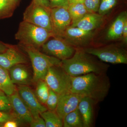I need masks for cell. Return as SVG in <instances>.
<instances>
[{
    "label": "cell",
    "mask_w": 127,
    "mask_h": 127,
    "mask_svg": "<svg viewBox=\"0 0 127 127\" xmlns=\"http://www.w3.org/2000/svg\"><path fill=\"white\" fill-rule=\"evenodd\" d=\"M117 3V0H101L98 10V14L103 16L114 7Z\"/></svg>",
    "instance_id": "obj_26"
},
{
    "label": "cell",
    "mask_w": 127,
    "mask_h": 127,
    "mask_svg": "<svg viewBox=\"0 0 127 127\" xmlns=\"http://www.w3.org/2000/svg\"><path fill=\"white\" fill-rule=\"evenodd\" d=\"M55 36L52 32L23 21L20 23L15 39L23 47H32L38 49L50 37Z\"/></svg>",
    "instance_id": "obj_3"
},
{
    "label": "cell",
    "mask_w": 127,
    "mask_h": 127,
    "mask_svg": "<svg viewBox=\"0 0 127 127\" xmlns=\"http://www.w3.org/2000/svg\"><path fill=\"white\" fill-rule=\"evenodd\" d=\"M24 48L31 62L33 71V82L44 80L48 71L51 67L61 66L62 61L56 58L43 54L34 48Z\"/></svg>",
    "instance_id": "obj_4"
},
{
    "label": "cell",
    "mask_w": 127,
    "mask_h": 127,
    "mask_svg": "<svg viewBox=\"0 0 127 127\" xmlns=\"http://www.w3.org/2000/svg\"><path fill=\"white\" fill-rule=\"evenodd\" d=\"M50 17L52 32L55 36L62 37L71 22L68 8L58 7L51 8Z\"/></svg>",
    "instance_id": "obj_9"
},
{
    "label": "cell",
    "mask_w": 127,
    "mask_h": 127,
    "mask_svg": "<svg viewBox=\"0 0 127 127\" xmlns=\"http://www.w3.org/2000/svg\"><path fill=\"white\" fill-rule=\"evenodd\" d=\"M13 0V1H14L16 4H17L19 0Z\"/></svg>",
    "instance_id": "obj_37"
},
{
    "label": "cell",
    "mask_w": 127,
    "mask_h": 127,
    "mask_svg": "<svg viewBox=\"0 0 127 127\" xmlns=\"http://www.w3.org/2000/svg\"><path fill=\"white\" fill-rule=\"evenodd\" d=\"M51 8L58 7L68 8L69 4L68 0H48Z\"/></svg>",
    "instance_id": "obj_30"
},
{
    "label": "cell",
    "mask_w": 127,
    "mask_h": 127,
    "mask_svg": "<svg viewBox=\"0 0 127 127\" xmlns=\"http://www.w3.org/2000/svg\"><path fill=\"white\" fill-rule=\"evenodd\" d=\"M30 125L31 127H46L45 121L40 114L32 116Z\"/></svg>",
    "instance_id": "obj_29"
},
{
    "label": "cell",
    "mask_w": 127,
    "mask_h": 127,
    "mask_svg": "<svg viewBox=\"0 0 127 127\" xmlns=\"http://www.w3.org/2000/svg\"><path fill=\"white\" fill-rule=\"evenodd\" d=\"M110 87V80L106 73H91L72 77L70 92L89 98L97 103L104 100Z\"/></svg>",
    "instance_id": "obj_1"
},
{
    "label": "cell",
    "mask_w": 127,
    "mask_h": 127,
    "mask_svg": "<svg viewBox=\"0 0 127 127\" xmlns=\"http://www.w3.org/2000/svg\"><path fill=\"white\" fill-rule=\"evenodd\" d=\"M127 20V12H123L119 15L108 31L107 36L108 40H116L122 37L124 25Z\"/></svg>",
    "instance_id": "obj_18"
},
{
    "label": "cell",
    "mask_w": 127,
    "mask_h": 127,
    "mask_svg": "<svg viewBox=\"0 0 127 127\" xmlns=\"http://www.w3.org/2000/svg\"><path fill=\"white\" fill-rule=\"evenodd\" d=\"M45 123L46 127H63V123L55 111L48 110L40 114Z\"/></svg>",
    "instance_id": "obj_21"
},
{
    "label": "cell",
    "mask_w": 127,
    "mask_h": 127,
    "mask_svg": "<svg viewBox=\"0 0 127 127\" xmlns=\"http://www.w3.org/2000/svg\"><path fill=\"white\" fill-rule=\"evenodd\" d=\"M18 123L15 120H11L7 121L4 124V127H17Z\"/></svg>",
    "instance_id": "obj_34"
},
{
    "label": "cell",
    "mask_w": 127,
    "mask_h": 127,
    "mask_svg": "<svg viewBox=\"0 0 127 127\" xmlns=\"http://www.w3.org/2000/svg\"><path fill=\"white\" fill-rule=\"evenodd\" d=\"M9 46L6 44L2 43L0 41V53L4 52Z\"/></svg>",
    "instance_id": "obj_35"
},
{
    "label": "cell",
    "mask_w": 127,
    "mask_h": 127,
    "mask_svg": "<svg viewBox=\"0 0 127 127\" xmlns=\"http://www.w3.org/2000/svg\"><path fill=\"white\" fill-rule=\"evenodd\" d=\"M122 36L124 42L126 44L127 42V20L125 21L124 25Z\"/></svg>",
    "instance_id": "obj_32"
},
{
    "label": "cell",
    "mask_w": 127,
    "mask_h": 127,
    "mask_svg": "<svg viewBox=\"0 0 127 127\" xmlns=\"http://www.w3.org/2000/svg\"><path fill=\"white\" fill-rule=\"evenodd\" d=\"M53 37L49 40H48L42 46L43 52L61 61L68 59L72 56L76 51L75 48L62 37Z\"/></svg>",
    "instance_id": "obj_8"
},
{
    "label": "cell",
    "mask_w": 127,
    "mask_h": 127,
    "mask_svg": "<svg viewBox=\"0 0 127 127\" xmlns=\"http://www.w3.org/2000/svg\"><path fill=\"white\" fill-rule=\"evenodd\" d=\"M27 62L25 56L11 47H9L4 52L0 53V66L8 70L15 65Z\"/></svg>",
    "instance_id": "obj_14"
},
{
    "label": "cell",
    "mask_w": 127,
    "mask_h": 127,
    "mask_svg": "<svg viewBox=\"0 0 127 127\" xmlns=\"http://www.w3.org/2000/svg\"><path fill=\"white\" fill-rule=\"evenodd\" d=\"M16 5L12 0H0V19L11 16Z\"/></svg>",
    "instance_id": "obj_23"
},
{
    "label": "cell",
    "mask_w": 127,
    "mask_h": 127,
    "mask_svg": "<svg viewBox=\"0 0 127 127\" xmlns=\"http://www.w3.org/2000/svg\"><path fill=\"white\" fill-rule=\"evenodd\" d=\"M44 80L49 88L59 95L70 92L72 77L61 66L50 67Z\"/></svg>",
    "instance_id": "obj_6"
},
{
    "label": "cell",
    "mask_w": 127,
    "mask_h": 127,
    "mask_svg": "<svg viewBox=\"0 0 127 127\" xmlns=\"http://www.w3.org/2000/svg\"><path fill=\"white\" fill-rule=\"evenodd\" d=\"M83 96L70 92L59 95L55 112L63 120L66 115L77 109L79 102Z\"/></svg>",
    "instance_id": "obj_12"
},
{
    "label": "cell",
    "mask_w": 127,
    "mask_h": 127,
    "mask_svg": "<svg viewBox=\"0 0 127 127\" xmlns=\"http://www.w3.org/2000/svg\"><path fill=\"white\" fill-rule=\"evenodd\" d=\"M62 120L63 127H84L82 118L78 108L66 115Z\"/></svg>",
    "instance_id": "obj_20"
},
{
    "label": "cell",
    "mask_w": 127,
    "mask_h": 127,
    "mask_svg": "<svg viewBox=\"0 0 127 127\" xmlns=\"http://www.w3.org/2000/svg\"><path fill=\"white\" fill-rule=\"evenodd\" d=\"M95 104L92 99L83 96L78 104V109L82 118L84 127H92L94 122V106Z\"/></svg>",
    "instance_id": "obj_17"
},
{
    "label": "cell",
    "mask_w": 127,
    "mask_h": 127,
    "mask_svg": "<svg viewBox=\"0 0 127 127\" xmlns=\"http://www.w3.org/2000/svg\"><path fill=\"white\" fill-rule=\"evenodd\" d=\"M84 1H85V0H68L69 4H73V3H84Z\"/></svg>",
    "instance_id": "obj_36"
},
{
    "label": "cell",
    "mask_w": 127,
    "mask_h": 127,
    "mask_svg": "<svg viewBox=\"0 0 127 127\" xmlns=\"http://www.w3.org/2000/svg\"><path fill=\"white\" fill-rule=\"evenodd\" d=\"M3 126H4V124L0 123V127H3Z\"/></svg>",
    "instance_id": "obj_38"
},
{
    "label": "cell",
    "mask_w": 127,
    "mask_h": 127,
    "mask_svg": "<svg viewBox=\"0 0 127 127\" xmlns=\"http://www.w3.org/2000/svg\"><path fill=\"white\" fill-rule=\"evenodd\" d=\"M0 90L8 96L17 91L14 84L12 82L8 70L0 66Z\"/></svg>",
    "instance_id": "obj_19"
},
{
    "label": "cell",
    "mask_w": 127,
    "mask_h": 127,
    "mask_svg": "<svg viewBox=\"0 0 127 127\" xmlns=\"http://www.w3.org/2000/svg\"><path fill=\"white\" fill-rule=\"evenodd\" d=\"M11 120L16 121L15 117L12 113L0 111V123L4 124L7 121Z\"/></svg>",
    "instance_id": "obj_31"
},
{
    "label": "cell",
    "mask_w": 127,
    "mask_h": 127,
    "mask_svg": "<svg viewBox=\"0 0 127 127\" xmlns=\"http://www.w3.org/2000/svg\"><path fill=\"white\" fill-rule=\"evenodd\" d=\"M59 95L50 89L49 94L45 104L47 109L52 111H56L58 102Z\"/></svg>",
    "instance_id": "obj_25"
},
{
    "label": "cell",
    "mask_w": 127,
    "mask_h": 127,
    "mask_svg": "<svg viewBox=\"0 0 127 127\" xmlns=\"http://www.w3.org/2000/svg\"><path fill=\"white\" fill-rule=\"evenodd\" d=\"M103 21V16L88 12L79 21L72 23L71 26L78 27L84 31H92L100 26Z\"/></svg>",
    "instance_id": "obj_16"
},
{
    "label": "cell",
    "mask_w": 127,
    "mask_h": 127,
    "mask_svg": "<svg viewBox=\"0 0 127 127\" xmlns=\"http://www.w3.org/2000/svg\"><path fill=\"white\" fill-rule=\"evenodd\" d=\"M0 111L10 113L12 111L9 96L0 90Z\"/></svg>",
    "instance_id": "obj_27"
},
{
    "label": "cell",
    "mask_w": 127,
    "mask_h": 127,
    "mask_svg": "<svg viewBox=\"0 0 127 127\" xmlns=\"http://www.w3.org/2000/svg\"><path fill=\"white\" fill-rule=\"evenodd\" d=\"M100 2V0H85L84 4L88 12L95 13L98 10Z\"/></svg>",
    "instance_id": "obj_28"
},
{
    "label": "cell",
    "mask_w": 127,
    "mask_h": 127,
    "mask_svg": "<svg viewBox=\"0 0 127 127\" xmlns=\"http://www.w3.org/2000/svg\"><path fill=\"white\" fill-rule=\"evenodd\" d=\"M68 9L72 23L79 21L88 12L84 3H82L70 4Z\"/></svg>",
    "instance_id": "obj_22"
},
{
    "label": "cell",
    "mask_w": 127,
    "mask_h": 127,
    "mask_svg": "<svg viewBox=\"0 0 127 127\" xmlns=\"http://www.w3.org/2000/svg\"><path fill=\"white\" fill-rule=\"evenodd\" d=\"M51 9L36 4L32 0L23 13V21L52 32L50 17Z\"/></svg>",
    "instance_id": "obj_7"
},
{
    "label": "cell",
    "mask_w": 127,
    "mask_h": 127,
    "mask_svg": "<svg viewBox=\"0 0 127 127\" xmlns=\"http://www.w3.org/2000/svg\"><path fill=\"white\" fill-rule=\"evenodd\" d=\"M37 83L35 94L40 102L42 104H45L50 88L44 80H39Z\"/></svg>",
    "instance_id": "obj_24"
},
{
    "label": "cell",
    "mask_w": 127,
    "mask_h": 127,
    "mask_svg": "<svg viewBox=\"0 0 127 127\" xmlns=\"http://www.w3.org/2000/svg\"><path fill=\"white\" fill-rule=\"evenodd\" d=\"M93 36L92 31H84L78 27L69 26L64 32L62 38H64L73 47H81L88 45Z\"/></svg>",
    "instance_id": "obj_10"
},
{
    "label": "cell",
    "mask_w": 127,
    "mask_h": 127,
    "mask_svg": "<svg viewBox=\"0 0 127 127\" xmlns=\"http://www.w3.org/2000/svg\"><path fill=\"white\" fill-rule=\"evenodd\" d=\"M105 63L127 64V52L121 46L110 45L103 47H88L82 49Z\"/></svg>",
    "instance_id": "obj_5"
},
{
    "label": "cell",
    "mask_w": 127,
    "mask_h": 127,
    "mask_svg": "<svg viewBox=\"0 0 127 127\" xmlns=\"http://www.w3.org/2000/svg\"><path fill=\"white\" fill-rule=\"evenodd\" d=\"M12 111L18 124H30L32 119V114L18 94L17 90L9 96Z\"/></svg>",
    "instance_id": "obj_11"
},
{
    "label": "cell",
    "mask_w": 127,
    "mask_h": 127,
    "mask_svg": "<svg viewBox=\"0 0 127 127\" xmlns=\"http://www.w3.org/2000/svg\"><path fill=\"white\" fill-rule=\"evenodd\" d=\"M32 1L36 4L42 5L48 8H51L48 0H32Z\"/></svg>",
    "instance_id": "obj_33"
},
{
    "label": "cell",
    "mask_w": 127,
    "mask_h": 127,
    "mask_svg": "<svg viewBox=\"0 0 127 127\" xmlns=\"http://www.w3.org/2000/svg\"><path fill=\"white\" fill-rule=\"evenodd\" d=\"M9 71L12 82L14 84L28 86L33 82L30 71L24 64L15 65L9 69Z\"/></svg>",
    "instance_id": "obj_15"
},
{
    "label": "cell",
    "mask_w": 127,
    "mask_h": 127,
    "mask_svg": "<svg viewBox=\"0 0 127 127\" xmlns=\"http://www.w3.org/2000/svg\"><path fill=\"white\" fill-rule=\"evenodd\" d=\"M17 91L32 116L40 114L47 110L46 107L40 103L34 91L28 86L19 85Z\"/></svg>",
    "instance_id": "obj_13"
},
{
    "label": "cell",
    "mask_w": 127,
    "mask_h": 127,
    "mask_svg": "<svg viewBox=\"0 0 127 127\" xmlns=\"http://www.w3.org/2000/svg\"><path fill=\"white\" fill-rule=\"evenodd\" d=\"M61 67L72 77L91 73H106L109 65L96 57L77 49L72 56L62 61Z\"/></svg>",
    "instance_id": "obj_2"
}]
</instances>
